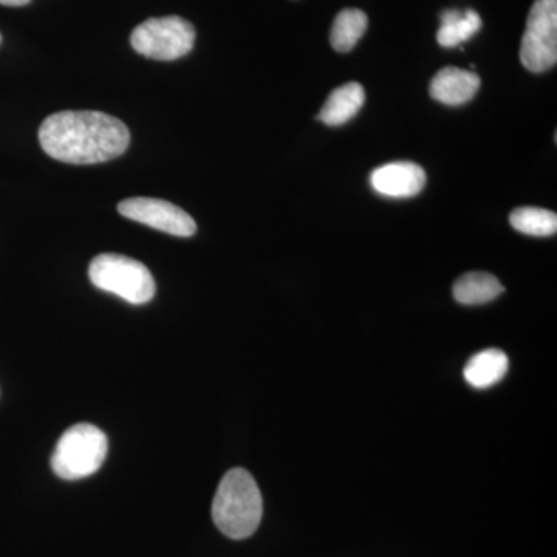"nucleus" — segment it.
<instances>
[{
	"label": "nucleus",
	"mask_w": 557,
	"mask_h": 557,
	"mask_svg": "<svg viewBox=\"0 0 557 557\" xmlns=\"http://www.w3.org/2000/svg\"><path fill=\"white\" fill-rule=\"evenodd\" d=\"M38 137L47 156L69 164L119 159L131 143V132L123 121L95 110L53 113L40 124Z\"/></svg>",
	"instance_id": "f257e3e1"
},
{
	"label": "nucleus",
	"mask_w": 557,
	"mask_h": 557,
	"mask_svg": "<svg viewBox=\"0 0 557 557\" xmlns=\"http://www.w3.org/2000/svg\"><path fill=\"white\" fill-rule=\"evenodd\" d=\"M262 494L255 478L244 468L223 475L212 500V520L225 536L240 541L256 533L262 520Z\"/></svg>",
	"instance_id": "f03ea898"
},
{
	"label": "nucleus",
	"mask_w": 557,
	"mask_h": 557,
	"mask_svg": "<svg viewBox=\"0 0 557 557\" xmlns=\"http://www.w3.org/2000/svg\"><path fill=\"white\" fill-rule=\"evenodd\" d=\"M109 442L94 424L79 423L67 429L57 443L51 468L62 480H81L95 474L104 463Z\"/></svg>",
	"instance_id": "7ed1b4c3"
},
{
	"label": "nucleus",
	"mask_w": 557,
	"mask_h": 557,
	"mask_svg": "<svg viewBox=\"0 0 557 557\" xmlns=\"http://www.w3.org/2000/svg\"><path fill=\"white\" fill-rule=\"evenodd\" d=\"M89 277L95 287L134 306L148 304L156 296V281L148 267L127 256H97L90 262Z\"/></svg>",
	"instance_id": "20e7f679"
},
{
	"label": "nucleus",
	"mask_w": 557,
	"mask_h": 557,
	"mask_svg": "<svg viewBox=\"0 0 557 557\" xmlns=\"http://www.w3.org/2000/svg\"><path fill=\"white\" fill-rule=\"evenodd\" d=\"M196 28L178 16L152 17L131 35L132 49L156 61H175L194 49Z\"/></svg>",
	"instance_id": "39448f33"
},
{
	"label": "nucleus",
	"mask_w": 557,
	"mask_h": 557,
	"mask_svg": "<svg viewBox=\"0 0 557 557\" xmlns=\"http://www.w3.org/2000/svg\"><path fill=\"white\" fill-rule=\"evenodd\" d=\"M520 61L533 73H544L557 62V0H536L528 14Z\"/></svg>",
	"instance_id": "423d86ee"
},
{
	"label": "nucleus",
	"mask_w": 557,
	"mask_h": 557,
	"mask_svg": "<svg viewBox=\"0 0 557 557\" xmlns=\"http://www.w3.org/2000/svg\"><path fill=\"white\" fill-rule=\"evenodd\" d=\"M120 214L134 222L148 225L177 237H190L196 234L197 225L188 212L175 207L166 200L150 199V197H132L121 201Z\"/></svg>",
	"instance_id": "0eeeda50"
},
{
	"label": "nucleus",
	"mask_w": 557,
	"mask_h": 557,
	"mask_svg": "<svg viewBox=\"0 0 557 557\" xmlns=\"http://www.w3.org/2000/svg\"><path fill=\"white\" fill-rule=\"evenodd\" d=\"M370 185L391 199L417 196L426 185V172L412 161H395L376 168L370 175Z\"/></svg>",
	"instance_id": "6e6552de"
},
{
	"label": "nucleus",
	"mask_w": 557,
	"mask_h": 557,
	"mask_svg": "<svg viewBox=\"0 0 557 557\" xmlns=\"http://www.w3.org/2000/svg\"><path fill=\"white\" fill-rule=\"evenodd\" d=\"M480 89L478 73L457 67L440 70L431 81V97L446 106H461L471 101Z\"/></svg>",
	"instance_id": "1a4fd4ad"
},
{
	"label": "nucleus",
	"mask_w": 557,
	"mask_h": 557,
	"mask_svg": "<svg viewBox=\"0 0 557 557\" xmlns=\"http://www.w3.org/2000/svg\"><path fill=\"white\" fill-rule=\"evenodd\" d=\"M364 102L366 91L361 84H344L329 95L327 101L319 112L318 120L327 126H343L357 116Z\"/></svg>",
	"instance_id": "9d476101"
},
{
	"label": "nucleus",
	"mask_w": 557,
	"mask_h": 557,
	"mask_svg": "<svg viewBox=\"0 0 557 557\" xmlns=\"http://www.w3.org/2000/svg\"><path fill=\"white\" fill-rule=\"evenodd\" d=\"M508 368L509 359L505 351L486 348L469 359L463 375L469 386L487 388L502 381L507 375Z\"/></svg>",
	"instance_id": "9b49d317"
},
{
	"label": "nucleus",
	"mask_w": 557,
	"mask_h": 557,
	"mask_svg": "<svg viewBox=\"0 0 557 557\" xmlns=\"http://www.w3.org/2000/svg\"><path fill=\"white\" fill-rule=\"evenodd\" d=\"M505 292L496 276L483 271L463 274L454 284V298L463 306H482L498 298Z\"/></svg>",
	"instance_id": "f8f14e48"
},
{
	"label": "nucleus",
	"mask_w": 557,
	"mask_h": 557,
	"mask_svg": "<svg viewBox=\"0 0 557 557\" xmlns=\"http://www.w3.org/2000/svg\"><path fill=\"white\" fill-rule=\"evenodd\" d=\"M440 21L442 25L438 28L437 40L445 49L461 46L472 36L478 35L482 28V20L474 10H468L465 13L458 10H446L443 11Z\"/></svg>",
	"instance_id": "ddd939ff"
},
{
	"label": "nucleus",
	"mask_w": 557,
	"mask_h": 557,
	"mask_svg": "<svg viewBox=\"0 0 557 557\" xmlns=\"http://www.w3.org/2000/svg\"><path fill=\"white\" fill-rule=\"evenodd\" d=\"M368 14L358 9H346L339 11L335 22H333L332 32H330V42L333 49L339 53H347L355 49L358 40L364 36L368 30Z\"/></svg>",
	"instance_id": "4468645a"
},
{
	"label": "nucleus",
	"mask_w": 557,
	"mask_h": 557,
	"mask_svg": "<svg viewBox=\"0 0 557 557\" xmlns=\"http://www.w3.org/2000/svg\"><path fill=\"white\" fill-rule=\"evenodd\" d=\"M509 223L527 236L548 237L556 234L557 214L549 209L522 207L511 212Z\"/></svg>",
	"instance_id": "2eb2a0df"
},
{
	"label": "nucleus",
	"mask_w": 557,
	"mask_h": 557,
	"mask_svg": "<svg viewBox=\"0 0 557 557\" xmlns=\"http://www.w3.org/2000/svg\"><path fill=\"white\" fill-rule=\"evenodd\" d=\"M32 0H0V5L5 7H24L30 3Z\"/></svg>",
	"instance_id": "dca6fc26"
},
{
	"label": "nucleus",
	"mask_w": 557,
	"mask_h": 557,
	"mask_svg": "<svg viewBox=\"0 0 557 557\" xmlns=\"http://www.w3.org/2000/svg\"><path fill=\"white\" fill-rule=\"evenodd\" d=\"M0 42H2V36H0Z\"/></svg>",
	"instance_id": "f3484780"
}]
</instances>
